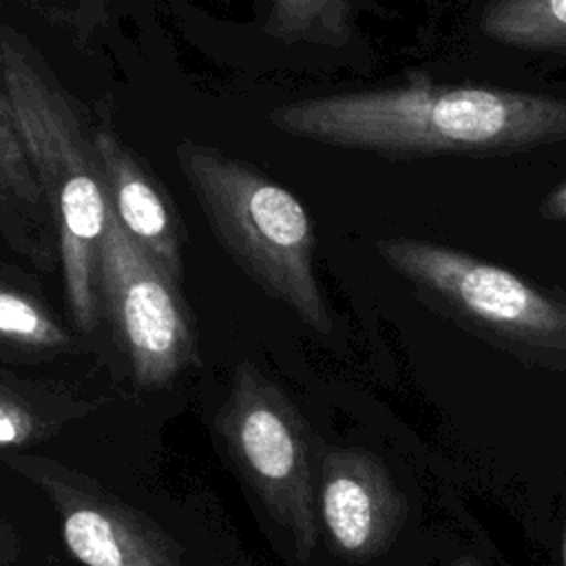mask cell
Listing matches in <instances>:
<instances>
[{
  "instance_id": "5bb4252c",
  "label": "cell",
  "mask_w": 566,
  "mask_h": 566,
  "mask_svg": "<svg viewBox=\"0 0 566 566\" xmlns=\"http://www.w3.org/2000/svg\"><path fill=\"white\" fill-rule=\"evenodd\" d=\"M0 336L33 347H60L66 343L60 325L35 303L4 287H0Z\"/></svg>"
},
{
  "instance_id": "ba28073f",
  "label": "cell",
  "mask_w": 566,
  "mask_h": 566,
  "mask_svg": "<svg viewBox=\"0 0 566 566\" xmlns=\"http://www.w3.org/2000/svg\"><path fill=\"white\" fill-rule=\"evenodd\" d=\"M318 506L334 548L349 559L382 553L407 520V500L387 467L363 449L323 455Z\"/></svg>"
},
{
  "instance_id": "7a4b0ae2",
  "label": "cell",
  "mask_w": 566,
  "mask_h": 566,
  "mask_svg": "<svg viewBox=\"0 0 566 566\" xmlns=\"http://www.w3.org/2000/svg\"><path fill=\"white\" fill-rule=\"evenodd\" d=\"M0 88L27 159L53 212L66 303L80 329L97 323V254L106 230V197L84 137L62 91L0 29Z\"/></svg>"
},
{
  "instance_id": "6da1fadb",
  "label": "cell",
  "mask_w": 566,
  "mask_h": 566,
  "mask_svg": "<svg viewBox=\"0 0 566 566\" xmlns=\"http://www.w3.org/2000/svg\"><path fill=\"white\" fill-rule=\"evenodd\" d=\"M270 122L298 139L387 157L500 155L566 139V99L411 82L287 102Z\"/></svg>"
},
{
  "instance_id": "2e32d148",
  "label": "cell",
  "mask_w": 566,
  "mask_h": 566,
  "mask_svg": "<svg viewBox=\"0 0 566 566\" xmlns=\"http://www.w3.org/2000/svg\"><path fill=\"white\" fill-rule=\"evenodd\" d=\"M451 566H480L475 559H471V557H462V559H458V562H453Z\"/></svg>"
},
{
  "instance_id": "ac0fdd59",
  "label": "cell",
  "mask_w": 566,
  "mask_h": 566,
  "mask_svg": "<svg viewBox=\"0 0 566 566\" xmlns=\"http://www.w3.org/2000/svg\"><path fill=\"white\" fill-rule=\"evenodd\" d=\"M2 551H4V548H2V546H0V557H2Z\"/></svg>"
},
{
  "instance_id": "7c38bea8",
  "label": "cell",
  "mask_w": 566,
  "mask_h": 566,
  "mask_svg": "<svg viewBox=\"0 0 566 566\" xmlns=\"http://www.w3.org/2000/svg\"><path fill=\"white\" fill-rule=\"evenodd\" d=\"M71 418L75 416L69 405L35 400V396L0 385V449L33 444Z\"/></svg>"
},
{
  "instance_id": "3957f363",
  "label": "cell",
  "mask_w": 566,
  "mask_h": 566,
  "mask_svg": "<svg viewBox=\"0 0 566 566\" xmlns=\"http://www.w3.org/2000/svg\"><path fill=\"white\" fill-rule=\"evenodd\" d=\"M177 161L210 228L234 263L318 334L334 327L316 279L314 221L305 206L254 166L181 142Z\"/></svg>"
},
{
  "instance_id": "52a82bcc",
  "label": "cell",
  "mask_w": 566,
  "mask_h": 566,
  "mask_svg": "<svg viewBox=\"0 0 566 566\" xmlns=\"http://www.w3.org/2000/svg\"><path fill=\"white\" fill-rule=\"evenodd\" d=\"M9 464L46 493L64 544L82 566H181L179 546L161 528L69 469L29 455Z\"/></svg>"
},
{
  "instance_id": "277c9868",
  "label": "cell",
  "mask_w": 566,
  "mask_h": 566,
  "mask_svg": "<svg viewBox=\"0 0 566 566\" xmlns=\"http://www.w3.org/2000/svg\"><path fill=\"white\" fill-rule=\"evenodd\" d=\"M376 250L394 272L489 338L546 365L566 363L564 298L440 243L387 237Z\"/></svg>"
},
{
  "instance_id": "4fadbf2b",
  "label": "cell",
  "mask_w": 566,
  "mask_h": 566,
  "mask_svg": "<svg viewBox=\"0 0 566 566\" xmlns=\"http://www.w3.org/2000/svg\"><path fill=\"white\" fill-rule=\"evenodd\" d=\"M0 199L24 208H42L44 195L27 159L11 108L0 88Z\"/></svg>"
},
{
  "instance_id": "9a60e30c",
  "label": "cell",
  "mask_w": 566,
  "mask_h": 566,
  "mask_svg": "<svg viewBox=\"0 0 566 566\" xmlns=\"http://www.w3.org/2000/svg\"><path fill=\"white\" fill-rule=\"evenodd\" d=\"M539 212H542V217H546V219L566 221V181L559 184V186L542 201Z\"/></svg>"
},
{
  "instance_id": "8fae6325",
  "label": "cell",
  "mask_w": 566,
  "mask_h": 566,
  "mask_svg": "<svg viewBox=\"0 0 566 566\" xmlns=\"http://www.w3.org/2000/svg\"><path fill=\"white\" fill-rule=\"evenodd\" d=\"M352 0H270L265 31L287 44L345 46L352 40Z\"/></svg>"
},
{
  "instance_id": "9c48e42d",
  "label": "cell",
  "mask_w": 566,
  "mask_h": 566,
  "mask_svg": "<svg viewBox=\"0 0 566 566\" xmlns=\"http://www.w3.org/2000/svg\"><path fill=\"white\" fill-rule=\"evenodd\" d=\"M88 142L113 217L164 276L179 285L184 230L170 201L111 130H97Z\"/></svg>"
},
{
  "instance_id": "e0dca14e",
  "label": "cell",
  "mask_w": 566,
  "mask_h": 566,
  "mask_svg": "<svg viewBox=\"0 0 566 566\" xmlns=\"http://www.w3.org/2000/svg\"><path fill=\"white\" fill-rule=\"evenodd\" d=\"M564 562H566V528H564Z\"/></svg>"
},
{
  "instance_id": "8992f818",
  "label": "cell",
  "mask_w": 566,
  "mask_h": 566,
  "mask_svg": "<svg viewBox=\"0 0 566 566\" xmlns=\"http://www.w3.org/2000/svg\"><path fill=\"white\" fill-rule=\"evenodd\" d=\"M97 292L139 387H161L195 360V334L179 285L124 232L111 208L97 254Z\"/></svg>"
},
{
  "instance_id": "5b68a950",
  "label": "cell",
  "mask_w": 566,
  "mask_h": 566,
  "mask_svg": "<svg viewBox=\"0 0 566 566\" xmlns=\"http://www.w3.org/2000/svg\"><path fill=\"white\" fill-rule=\"evenodd\" d=\"M217 429L237 469L305 562L318 542L305 420L274 382L241 363Z\"/></svg>"
},
{
  "instance_id": "30bf717a",
  "label": "cell",
  "mask_w": 566,
  "mask_h": 566,
  "mask_svg": "<svg viewBox=\"0 0 566 566\" xmlns=\"http://www.w3.org/2000/svg\"><path fill=\"white\" fill-rule=\"evenodd\" d=\"M480 31L506 46L566 53V0H491Z\"/></svg>"
}]
</instances>
